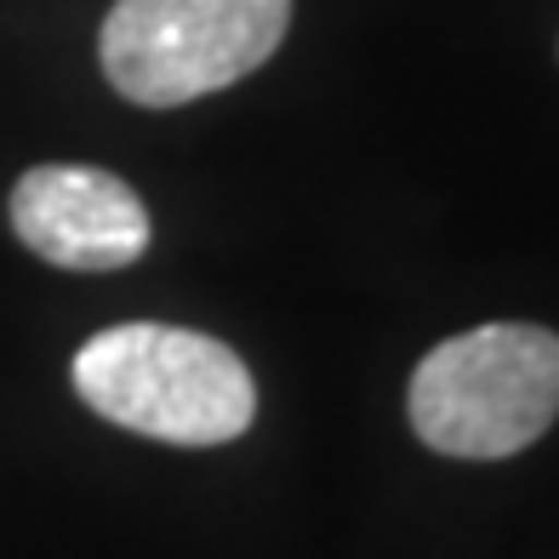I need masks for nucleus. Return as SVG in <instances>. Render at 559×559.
<instances>
[{
	"label": "nucleus",
	"instance_id": "3",
	"mask_svg": "<svg viewBox=\"0 0 559 559\" xmlns=\"http://www.w3.org/2000/svg\"><path fill=\"white\" fill-rule=\"evenodd\" d=\"M286 29L292 0H115L97 63L126 104L183 109L258 74Z\"/></svg>",
	"mask_w": 559,
	"mask_h": 559
},
{
	"label": "nucleus",
	"instance_id": "2",
	"mask_svg": "<svg viewBox=\"0 0 559 559\" xmlns=\"http://www.w3.org/2000/svg\"><path fill=\"white\" fill-rule=\"evenodd\" d=\"M417 440L463 463H502L559 417V337L548 325H474L423 354L405 389Z\"/></svg>",
	"mask_w": 559,
	"mask_h": 559
},
{
	"label": "nucleus",
	"instance_id": "1",
	"mask_svg": "<svg viewBox=\"0 0 559 559\" xmlns=\"http://www.w3.org/2000/svg\"><path fill=\"white\" fill-rule=\"evenodd\" d=\"M74 394L104 423L160 445H228L258 417V383L228 343L126 320L74 348Z\"/></svg>",
	"mask_w": 559,
	"mask_h": 559
},
{
	"label": "nucleus",
	"instance_id": "4",
	"mask_svg": "<svg viewBox=\"0 0 559 559\" xmlns=\"http://www.w3.org/2000/svg\"><path fill=\"white\" fill-rule=\"evenodd\" d=\"M12 235L35 251L40 263L69 274H115L132 269L148 251V206L126 177L104 166L46 160L29 166L12 183L7 200Z\"/></svg>",
	"mask_w": 559,
	"mask_h": 559
}]
</instances>
